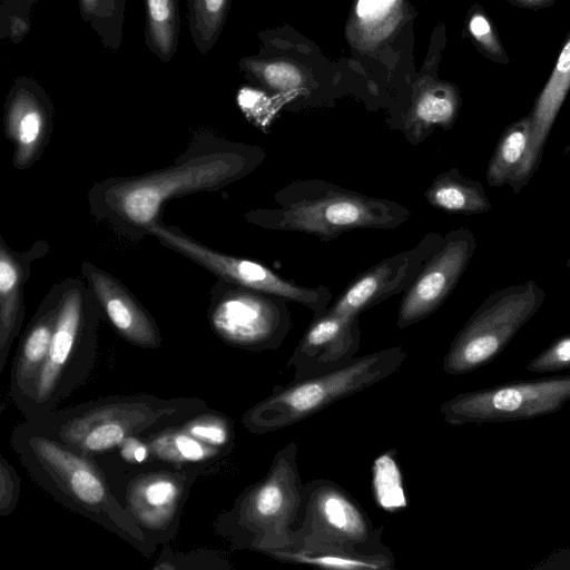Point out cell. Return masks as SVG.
I'll use <instances>...</instances> for the list:
<instances>
[{
	"mask_svg": "<svg viewBox=\"0 0 570 570\" xmlns=\"http://www.w3.org/2000/svg\"><path fill=\"white\" fill-rule=\"evenodd\" d=\"M257 146L220 141L170 167L96 183L88 193L92 215L131 239L141 238L159 220L165 202L204 190H217L256 169L265 159Z\"/></svg>",
	"mask_w": 570,
	"mask_h": 570,
	"instance_id": "obj_1",
	"label": "cell"
},
{
	"mask_svg": "<svg viewBox=\"0 0 570 570\" xmlns=\"http://www.w3.org/2000/svg\"><path fill=\"white\" fill-rule=\"evenodd\" d=\"M11 443L33 481L66 508L104 525L144 550V531L110 492L98 465L30 423L18 426Z\"/></svg>",
	"mask_w": 570,
	"mask_h": 570,
	"instance_id": "obj_2",
	"label": "cell"
},
{
	"mask_svg": "<svg viewBox=\"0 0 570 570\" xmlns=\"http://www.w3.org/2000/svg\"><path fill=\"white\" fill-rule=\"evenodd\" d=\"M277 207L253 209L246 220L271 230L298 232L322 242L363 228L394 229L411 212L402 204L322 179L294 180L274 195Z\"/></svg>",
	"mask_w": 570,
	"mask_h": 570,
	"instance_id": "obj_3",
	"label": "cell"
},
{
	"mask_svg": "<svg viewBox=\"0 0 570 570\" xmlns=\"http://www.w3.org/2000/svg\"><path fill=\"white\" fill-rule=\"evenodd\" d=\"M297 455L295 442L279 449L265 476L245 489L227 512L225 532L236 547L271 558L294 549L306 492Z\"/></svg>",
	"mask_w": 570,
	"mask_h": 570,
	"instance_id": "obj_4",
	"label": "cell"
},
{
	"mask_svg": "<svg viewBox=\"0 0 570 570\" xmlns=\"http://www.w3.org/2000/svg\"><path fill=\"white\" fill-rule=\"evenodd\" d=\"M199 401L158 400L151 396L112 397L50 412L30 424L83 455L104 453L120 446L130 436H137L164 423L180 422L198 413Z\"/></svg>",
	"mask_w": 570,
	"mask_h": 570,
	"instance_id": "obj_5",
	"label": "cell"
},
{
	"mask_svg": "<svg viewBox=\"0 0 570 570\" xmlns=\"http://www.w3.org/2000/svg\"><path fill=\"white\" fill-rule=\"evenodd\" d=\"M407 358L406 350L392 346L363 356L334 371L276 385L243 415L252 433L265 434L294 425L331 404L360 393L394 374Z\"/></svg>",
	"mask_w": 570,
	"mask_h": 570,
	"instance_id": "obj_6",
	"label": "cell"
},
{
	"mask_svg": "<svg viewBox=\"0 0 570 570\" xmlns=\"http://www.w3.org/2000/svg\"><path fill=\"white\" fill-rule=\"evenodd\" d=\"M57 321L45 364L23 407L30 421L52 412L89 374L97 351L104 309L92 292L77 278L61 281Z\"/></svg>",
	"mask_w": 570,
	"mask_h": 570,
	"instance_id": "obj_7",
	"label": "cell"
},
{
	"mask_svg": "<svg viewBox=\"0 0 570 570\" xmlns=\"http://www.w3.org/2000/svg\"><path fill=\"white\" fill-rule=\"evenodd\" d=\"M546 299L535 281L492 292L453 338L443 360L450 375L473 372L498 357Z\"/></svg>",
	"mask_w": 570,
	"mask_h": 570,
	"instance_id": "obj_8",
	"label": "cell"
},
{
	"mask_svg": "<svg viewBox=\"0 0 570 570\" xmlns=\"http://www.w3.org/2000/svg\"><path fill=\"white\" fill-rule=\"evenodd\" d=\"M305 487L303 517L291 551L393 554L382 541L383 527H375L345 489L324 479L312 480Z\"/></svg>",
	"mask_w": 570,
	"mask_h": 570,
	"instance_id": "obj_9",
	"label": "cell"
},
{
	"mask_svg": "<svg viewBox=\"0 0 570 570\" xmlns=\"http://www.w3.org/2000/svg\"><path fill=\"white\" fill-rule=\"evenodd\" d=\"M286 298L222 278L210 291L208 318L215 334L229 345L276 350L292 328Z\"/></svg>",
	"mask_w": 570,
	"mask_h": 570,
	"instance_id": "obj_10",
	"label": "cell"
},
{
	"mask_svg": "<svg viewBox=\"0 0 570 570\" xmlns=\"http://www.w3.org/2000/svg\"><path fill=\"white\" fill-rule=\"evenodd\" d=\"M570 402V375L505 382L460 393L440 406L451 425L522 421L561 411Z\"/></svg>",
	"mask_w": 570,
	"mask_h": 570,
	"instance_id": "obj_11",
	"label": "cell"
},
{
	"mask_svg": "<svg viewBox=\"0 0 570 570\" xmlns=\"http://www.w3.org/2000/svg\"><path fill=\"white\" fill-rule=\"evenodd\" d=\"M147 234L156 237L164 246L208 269L218 278L301 304L309 308L314 316L322 315L328 307L332 298L328 287L301 286L277 275L263 263L212 249L185 235L180 229L167 226L160 220L149 225Z\"/></svg>",
	"mask_w": 570,
	"mask_h": 570,
	"instance_id": "obj_12",
	"label": "cell"
},
{
	"mask_svg": "<svg viewBox=\"0 0 570 570\" xmlns=\"http://www.w3.org/2000/svg\"><path fill=\"white\" fill-rule=\"evenodd\" d=\"M443 235L441 248L424 264L402 297L396 318L400 330L435 313L453 292L470 264L476 247L472 230L462 226Z\"/></svg>",
	"mask_w": 570,
	"mask_h": 570,
	"instance_id": "obj_13",
	"label": "cell"
},
{
	"mask_svg": "<svg viewBox=\"0 0 570 570\" xmlns=\"http://www.w3.org/2000/svg\"><path fill=\"white\" fill-rule=\"evenodd\" d=\"M443 239V234L430 232L413 247L382 259L358 274L326 311L360 316L393 295L406 292L424 264L441 248Z\"/></svg>",
	"mask_w": 570,
	"mask_h": 570,
	"instance_id": "obj_14",
	"label": "cell"
},
{
	"mask_svg": "<svg viewBox=\"0 0 570 570\" xmlns=\"http://www.w3.org/2000/svg\"><path fill=\"white\" fill-rule=\"evenodd\" d=\"M361 344L358 316L325 311L313 321L288 358L293 381L340 368L356 357Z\"/></svg>",
	"mask_w": 570,
	"mask_h": 570,
	"instance_id": "obj_15",
	"label": "cell"
},
{
	"mask_svg": "<svg viewBox=\"0 0 570 570\" xmlns=\"http://www.w3.org/2000/svg\"><path fill=\"white\" fill-rule=\"evenodd\" d=\"M3 125L13 146V166L30 167L41 156L53 125L52 104L37 81L27 77L14 80L7 95Z\"/></svg>",
	"mask_w": 570,
	"mask_h": 570,
	"instance_id": "obj_16",
	"label": "cell"
},
{
	"mask_svg": "<svg viewBox=\"0 0 570 570\" xmlns=\"http://www.w3.org/2000/svg\"><path fill=\"white\" fill-rule=\"evenodd\" d=\"M81 274L122 338L144 348L160 346L161 335L156 322L125 285L91 263L81 265Z\"/></svg>",
	"mask_w": 570,
	"mask_h": 570,
	"instance_id": "obj_17",
	"label": "cell"
},
{
	"mask_svg": "<svg viewBox=\"0 0 570 570\" xmlns=\"http://www.w3.org/2000/svg\"><path fill=\"white\" fill-rule=\"evenodd\" d=\"M569 90L570 32L559 52L550 77L529 112L531 127L527 153L507 184L511 186L514 194L520 193L538 170L546 141Z\"/></svg>",
	"mask_w": 570,
	"mask_h": 570,
	"instance_id": "obj_18",
	"label": "cell"
},
{
	"mask_svg": "<svg viewBox=\"0 0 570 570\" xmlns=\"http://www.w3.org/2000/svg\"><path fill=\"white\" fill-rule=\"evenodd\" d=\"M61 289L59 282L43 297L21 338L12 364L10 394L21 411L32 394L49 352Z\"/></svg>",
	"mask_w": 570,
	"mask_h": 570,
	"instance_id": "obj_19",
	"label": "cell"
},
{
	"mask_svg": "<svg viewBox=\"0 0 570 570\" xmlns=\"http://www.w3.org/2000/svg\"><path fill=\"white\" fill-rule=\"evenodd\" d=\"M46 250L47 244L39 242L28 252H14L0 238V373L24 317L23 286L31 264Z\"/></svg>",
	"mask_w": 570,
	"mask_h": 570,
	"instance_id": "obj_20",
	"label": "cell"
},
{
	"mask_svg": "<svg viewBox=\"0 0 570 570\" xmlns=\"http://www.w3.org/2000/svg\"><path fill=\"white\" fill-rule=\"evenodd\" d=\"M186 491L185 473L140 474L127 488L128 511L144 527L161 530L177 517Z\"/></svg>",
	"mask_w": 570,
	"mask_h": 570,
	"instance_id": "obj_21",
	"label": "cell"
},
{
	"mask_svg": "<svg viewBox=\"0 0 570 570\" xmlns=\"http://www.w3.org/2000/svg\"><path fill=\"white\" fill-rule=\"evenodd\" d=\"M460 107L461 95L453 83L433 80L421 85L416 88L405 117L404 134L407 140L412 145L420 144L434 126L451 129Z\"/></svg>",
	"mask_w": 570,
	"mask_h": 570,
	"instance_id": "obj_22",
	"label": "cell"
},
{
	"mask_svg": "<svg viewBox=\"0 0 570 570\" xmlns=\"http://www.w3.org/2000/svg\"><path fill=\"white\" fill-rule=\"evenodd\" d=\"M404 0H357L346 36L354 48L368 51L391 37L404 14Z\"/></svg>",
	"mask_w": 570,
	"mask_h": 570,
	"instance_id": "obj_23",
	"label": "cell"
},
{
	"mask_svg": "<svg viewBox=\"0 0 570 570\" xmlns=\"http://www.w3.org/2000/svg\"><path fill=\"white\" fill-rule=\"evenodd\" d=\"M429 205L449 214L479 215L492 210L483 185L453 167L439 174L424 191Z\"/></svg>",
	"mask_w": 570,
	"mask_h": 570,
	"instance_id": "obj_24",
	"label": "cell"
},
{
	"mask_svg": "<svg viewBox=\"0 0 570 570\" xmlns=\"http://www.w3.org/2000/svg\"><path fill=\"white\" fill-rule=\"evenodd\" d=\"M147 446L157 459L171 464L208 463L230 452L216 448L191 434L181 423L148 438Z\"/></svg>",
	"mask_w": 570,
	"mask_h": 570,
	"instance_id": "obj_25",
	"label": "cell"
},
{
	"mask_svg": "<svg viewBox=\"0 0 570 570\" xmlns=\"http://www.w3.org/2000/svg\"><path fill=\"white\" fill-rule=\"evenodd\" d=\"M179 30L178 0H145V43L163 62L176 53Z\"/></svg>",
	"mask_w": 570,
	"mask_h": 570,
	"instance_id": "obj_26",
	"label": "cell"
},
{
	"mask_svg": "<svg viewBox=\"0 0 570 570\" xmlns=\"http://www.w3.org/2000/svg\"><path fill=\"white\" fill-rule=\"evenodd\" d=\"M529 114L504 128L489 160L485 178L492 187L507 185L524 158L530 138Z\"/></svg>",
	"mask_w": 570,
	"mask_h": 570,
	"instance_id": "obj_27",
	"label": "cell"
},
{
	"mask_svg": "<svg viewBox=\"0 0 570 570\" xmlns=\"http://www.w3.org/2000/svg\"><path fill=\"white\" fill-rule=\"evenodd\" d=\"M274 559L296 564H306L340 570H391L395 568L393 554L363 556L342 551H289Z\"/></svg>",
	"mask_w": 570,
	"mask_h": 570,
	"instance_id": "obj_28",
	"label": "cell"
},
{
	"mask_svg": "<svg viewBox=\"0 0 570 570\" xmlns=\"http://www.w3.org/2000/svg\"><path fill=\"white\" fill-rule=\"evenodd\" d=\"M127 0H78L82 20L105 49L116 52L122 43Z\"/></svg>",
	"mask_w": 570,
	"mask_h": 570,
	"instance_id": "obj_29",
	"label": "cell"
},
{
	"mask_svg": "<svg viewBox=\"0 0 570 570\" xmlns=\"http://www.w3.org/2000/svg\"><path fill=\"white\" fill-rule=\"evenodd\" d=\"M230 0H188L187 23L196 49L207 55L225 26Z\"/></svg>",
	"mask_w": 570,
	"mask_h": 570,
	"instance_id": "obj_30",
	"label": "cell"
},
{
	"mask_svg": "<svg viewBox=\"0 0 570 570\" xmlns=\"http://www.w3.org/2000/svg\"><path fill=\"white\" fill-rule=\"evenodd\" d=\"M239 66L262 85L282 95L296 94L305 86L301 70L287 61L246 58L240 60Z\"/></svg>",
	"mask_w": 570,
	"mask_h": 570,
	"instance_id": "obj_31",
	"label": "cell"
},
{
	"mask_svg": "<svg viewBox=\"0 0 570 570\" xmlns=\"http://www.w3.org/2000/svg\"><path fill=\"white\" fill-rule=\"evenodd\" d=\"M466 31L482 56L495 63H509L510 58L501 38L481 6L471 7L466 18Z\"/></svg>",
	"mask_w": 570,
	"mask_h": 570,
	"instance_id": "obj_32",
	"label": "cell"
},
{
	"mask_svg": "<svg viewBox=\"0 0 570 570\" xmlns=\"http://www.w3.org/2000/svg\"><path fill=\"white\" fill-rule=\"evenodd\" d=\"M570 368V334L557 337L527 365L528 372L557 373Z\"/></svg>",
	"mask_w": 570,
	"mask_h": 570,
	"instance_id": "obj_33",
	"label": "cell"
},
{
	"mask_svg": "<svg viewBox=\"0 0 570 570\" xmlns=\"http://www.w3.org/2000/svg\"><path fill=\"white\" fill-rule=\"evenodd\" d=\"M19 476L2 456L0 463V514L8 515L11 513L19 498Z\"/></svg>",
	"mask_w": 570,
	"mask_h": 570,
	"instance_id": "obj_34",
	"label": "cell"
},
{
	"mask_svg": "<svg viewBox=\"0 0 570 570\" xmlns=\"http://www.w3.org/2000/svg\"><path fill=\"white\" fill-rule=\"evenodd\" d=\"M121 455L128 462L141 463L148 456V446H145L136 436H130L120 445Z\"/></svg>",
	"mask_w": 570,
	"mask_h": 570,
	"instance_id": "obj_35",
	"label": "cell"
},
{
	"mask_svg": "<svg viewBox=\"0 0 570 570\" xmlns=\"http://www.w3.org/2000/svg\"><path fill=\"white\" fill-rule=\"evenodd\" d=\"M557 0H507L513 7L528 10H542L551 8Z\"/></svg>",
	"mask_w": 570,
	"mask_h": 570,
	"instance_id": "obj_36",
	"label": "cell"
},
{
	"mask_svg": "<svg viewBox=\"0 0 570 570\" xmlns=\"http://www.w3.org/2000/svg\"><path fill=\"white\" fill-rule=\"evenodd\" d=\"M567 267H568V269L570 271V257H569V259L567 261Z\"/></svg>",
	"mask_w": 570,
	"mask_h": 570,
	"instance_id": "obj_37",
	"label": "cell"
}]
</instances>
